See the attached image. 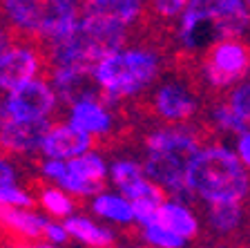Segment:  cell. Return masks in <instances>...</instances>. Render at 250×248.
<instances>
[{"mask_svg": "<svg viewBox=\"0 0 250 248\" xmlns=\"http://www.w3.org/2000/svg\"><path fill=\"white\" fill-rule=\"evenodd\" d=\"M166 74V54L154 43H127L92 68V88L109 105L147 96Z\"/></svg>", "mask_w": 250, "mask_h": 248, "instance_id": "obj_1", "label": "cell"}, {"mask_svg": "<svg viewBox=\"0 0 250 248\" xmlns=\"http://www.w3.org/2000/svg\"><path fill=\"white\" fill-rule=\"evenodd\" d=\"M201 135L192 123L156 125L147 130L141 141V163L147 179L161 188L170 199L192 203L188 188V163L201 150Z\"/></svg>", "mask_w": 250, "mask_h": 248, "instance_id": "obj_2", "label": "cell"}, {"mask_svg": "<svg viewBox=\"0 0 250 248\" xmlns=\"http://www.w3.org/2000/svg\"><path fill=\"white\" fill-rule=\"evenodd\" d=\"M130 38L132 31L127 27L81 9L76 25L67 34L45 43L42 49L47 56V68L72 65L92 72L96 63L125 47Z\"/></svg>", "mask_w": 250, "mask_h": 248, "instance_id": "obj_3", "label": "cell"}, {"mask_svg": "<svg viewBox=\"0 0 250 248\" xmlns=\"http://www.w3.org/2000/svg\"><path fill=\"white\" fill-rule=\"evenodd\" d=\"M188 188L206 206L244 203L250 197V172L226 145H201L188 163Z\"/></svg>", "mask_w": 250, "mask_h": 248, "instance_id": "obj_4", "label": "cell"}, {"mask_svg": "<svg viewBox=\"0 0 250 248\" xmlns=\"http://www.w3.org/2000/svg\"><path fill=\"white\" fill-rule=\"evenodd\" d=\"M81 7L69 0H0V23L18 38L45 43L76 25Z\"/></svg>", "mask_w": 250, "mask_h": 248, "instance_id": "obj_5", "label": "cell"}, {"mask_svg": "<svg viewBox=\"0 0 250 248\" xmlns=\"http://www.w3.org/2000/svg\"><path fill=\"white\" fill-rule=\"evenodd\" d=\"M62 103L47 76L34 78L0 96V119L34 128H49L58 121Z\"/></svg>", "mask_w": 250, "mask_h": 248, "instance_id": "obj_6", "label": "cell"}, {"mask_svg": "<svg viewBox=\"0 0 250 248\" xmlns=\"http://www.w3.org/2000/svg\"><path fill=\"white\" fill-rule=\"evenodd\" d=\"M201 81L214 92H226L250 74V45L239 38L217 41L201 61Z\"/></svg>", "mask_w": 250, "mask_h": 248, "instance_id": "obj_7", "label": "cell"}, {"mask_svg": "<svg viewBox=\"0 0 250 248\" xmlns=\"http://www.w3.org/2000/svg\"><path fill=\"white\" fill-rule=\"evenodd\" d=\"M147 108L161 125H188L201 110V98L183 76H163L147 94Z\"/></svg>", "mask_w": 250, "mask_h": 248, "instance_id": "obj_8", "label": "cell"}, {"mask_svg": "<svg viewBox=\"0 0 250 248\" xmlns=\"http://www.w3.org/2000/svg\"><path fill=\"white\" fill-rule=\"evenodd\" d=\"M62 112H65V121L74 125L78 132L87 135L94 143L109 139L119 128L116 108L109 105L94 88L85 90L78 96H74L69 103H65Z\"/></svg>", "mask_w": 250, "mask_h": 248, "instance_id": "obj_9", "label": "cell"}, {"mask_svg": "<svg viewBox=\"0 0 250 248\" xmlns=\"http://www.w3.org/2000/svg\"><path fill=\"white\" fill-rule=\"evenodd\" d=\"M47 56L41 43L16 38V43L0 54V92L18 88L22 83L45 76Z\"/></svg>", "mask_w": 250, "mask_h": 248, "instance_id": "obj_10", "label": "cell"}, {"mask_svg": "<svg viewBox=\"0 0 250 248\" xmlns=\"http://www.w3.org/2000/svg\"><path fill=\"white\" fill-rule=\"evenodd\" d=\"M109 188L119 190L130 202H139L143 197H150L159 192L161 188L147 179L141 159L132 155H119L109 161V175H107Z\"/></svg>", "mask_w": 250, "mask_h": 248, "instance_id": "obj_11", "label": "cell"}, {"mask_svg": "<svg viewBox=\"0 0 250 248\" xmlns=\"http://www.w3.org/2000/svg\"><path fill=\"white\" fill-rule=\"evenodd\" d=\"M94 148V141L87 135L78 132L67 121H54L45 130L41 141V159H54V161H72L76 157L85 155Z\"/></svg>", "mask_w": 250, "mask_h": 248, "instance_id": "obj_12", "label": "cell"}, {"mask_svg": "<svg viewBox=\"0 0 250 248\" xmlns=\"http://www.w3.org/2000/svg\"><path fill=\"white\" fill-rule=\"evenodd\" d=\"M87 212L99 222L107 224L112 228H130L136 226L134 206L127 197H123L119 190L105 186L101 192L87 202Z\"/></svg>", "mask_w": 250, "mask_h": 248, "instance_id": "obj_13", "label": "cell"}, {"mask_svg": "<svg viewBox=\"0 0 250 248\" xmlns=\"http://www.w3.org/2000/svg\"><path fill=\"white\" fill-rule=\"evenodd\" d=\"M47 128L21 125L0 119V152L14 159H31L41 152V141Z\"/></svg>", "mask_w": 250, "mask_h": 248, "instance_id": "obj_14", "label": "cell"}, {"mask_svg": "<svg viewBox=\"0 0 250 248\" xmlns=\"http://www.w3.org/2000/svg\"><path fill=\"white\" fill-rule=\"evenodd\" d=\"M49 217L41 208H0V226L22 244L42 242Z\"/></svg>", "mask_w": 250, "mask_h": 248, "instance_id": "obj_15", "label": "cell"}, {"mask_svg": "<svg viewBox=\"0 0 250 248\" xmlns=\"http://www.w3.org/2000/svg\"><path fill=\"white\" fill-rule=\"evenodd\" d=\"M65 228L69 233V239L83 244L87 248H114L119 242L116 228L99 222L89 212H76L65 219Z\"/></svg>", "mask_w": 250, "mask_h": 248, "instance_id": "obj_16", "label": "cell"}, {"mask_svg": "<svg viewBox=\"0 0 250 248\" xmlns=\"http://www.w3.org/2000/svg\"><path fill=\"white\" fill-rule=\"evenodd\" d=\"M152 224H159L161 228L174 233L186 242L197 239L201 233V224H199V217L194 215L192 206L186 202H179V199H170V197L161 203V208L156 212V219Z\"/></svg>", "mask_w": 250, "mask_h": 248, "instance_id": "obj_17", "label": "cell"}, {"mask_svg": "<svg viewBox=\"0 0 250 248\" xmlns=\"http://www.w3.org/2000/svg\"><path fill=\"white\" fill-rule=\"evenodd\" d=\"M83 11L94 16H103L127 29H136L147 14V0H89Z\"/></svg>", "mask_w": 250, "mask_h": 248, "instance_id": "obj_18", "label": "cell"}, {"mask_svg": "<svg viewBox=\"0 0 250 248\" xmlns=\"http://www.w3.org/2000/svg\"><path fill=\"white\" fill-rule=\"evenodd\" d=\"M47 81L52 83L54 92L65 105L74 96L92 88V72L83 68H72V65H56V68H47Z\"/></svg>", "mask_w": 250, "mask_h": 248, "instance_id": "obj_19", "label": "cell"}, {"mask_svg": "<svg viewBox=\"0 0 250 248\" xmlns=\"http://www.w3.org/2000/svg\"><path fill=\"white\" fill-rule=\"evenodd\" d=\"M36 203L42 212H45L49 219H61L65 222L67 217L76 215L78 212V202L72 195L62 190L58 186H52V183H41L36 188Z\"/></svg>", "mask_w": 250, "mask_h": 248, "instance_id": "obj_20", "label": "cell"}, {"mask_svg": "<svg viewBox=\"0 0 250 248\" xmlns=\"http://www.w3.org/2000/svg\"><path fill=\"white\" fill-rule=\"evenodd\" d=\"M67 168L72 175H76L78 179H83L85 183H92V186H99V188H105V183H107L109 161L96 148L87 150L85 155L76 157V159L67 161Z\"/></svg>", "mask_w": 250, "mask_h": 248, "instance_id": "obj_21", "label": "cell"}, {"mask_svg": "<svg viewBox=\"0 0 250 248\" xmlns=\"http://www.w3.org/2000/svg\"><path fill=\"white\" fill-rule=\"evenodd\" d=\"M206 222L214 235H232L244 222V203H208Z\"/></svg>", "mask_w": 250, "mask_h": 248, "instance_id": "obj_22", "label": "cell"}, {"mask_svg": "<svg viewBox=\"0 0 250 248\" xmlns=\"http://www.w3.org/2000/svg\"><path fill=\"white\" fill-rule=\"evenodd\" d=\"M208 123L212 125L217 132H226V135H234V136L244 135L246 130H248L244 123H241L239 116L232 112V108L228 105L226 96L224 98H217V101L210 105V110H208Z\"/></svg>", "mask_w": 250, "mask_h": 248, "instance_id": "obj_23", "label": "cell"}, {"mask_svg": "<svg viewBox=\"0 0 250 248\" xmlns=\"http://www.w3.org/2000/svg\"><path fill=\"white\" fill-rule=\"evenodd\" d=\"M141 242L147 248H186L188 242L177 237L174 233L161 228L159 224H147V226H139Z\"/></svg>", "mask_w": 250, "mask_h": 248, "instance_id": "obj_24", "label": "cell"}, {"mask_svg": "<svg viewBox=\"0 0 250 248\" xmlns=\"http://www.w3.org/2000/svg\"><path fill=\"white\" fill-rule=\"evenodd\" d=\"M190 0H147V11L163 25H174L186 11Z\"/></svg>", "mask_w": 250, "mask_h": 248, "instance_id": "obj_25", "label": "cell"}, {"mask_svg": "<svg viewBox=\"0 0 250 248\" xmlns=\"http://www.w3.org/2000/svg\"><path fill=\"white\" fill-rule=\"evenodd\" d=\"M36 197L25 183L0 186V208H34Z\"/></svg>", "mask_w": 250, "mask_h": 248, "instance_id": "obj_26", "label": "cell"}, {"mask_svg": "<svg viewBox=\"0 0 250 248\" xmlns=\"http://www.w3.org/2000/svg\"><path fill=\"white\" fill-rule=\"evenodd\" d=\"M226 101L232 108V112L241 119V123L250 130V81H244L239 85H234L228 94Z\"/></svg>", "mask_w": 250, "mask_h": 248, "instance_id": "obj_27", "label": "cell"}, {"mask_svg": "<svg viewBox=\"0 0 250 248\" xmlns=\"http://www.w3.org/2000/svg\"><path fill=\"white\" fill-rule=\"evenodd\" d=\"M9 183H22V170L14 157L0 152V186H9Z\"/></svg>", "mask_w": 250, "mask_h": 248, "instance_id": "obj_28", "label": "cell"}, {"mask_svg": "<svg viewBox=\"0 0 250 248\" xmlns=\"http://www.w3.org/2000/svg\"><path fill=\"white\" fill-rule=\"evenodd\" d=\"M42 242L52 244V246H65V244L69 242V233L67 228H65V222H61V219H49V224H47L45 228V235H42Z\"/></svg>", "mask_w": 250, "mask_h": 248, "instance_id": "obj_29", "label": "cell"}, {"mask_svg": "<svg viewBox=\"0 0 250 248\" xmlns=\"http://www.w3.org/2000/svg\"><path fill=\"white\" fill-rule=\"evenodd\" d=\"M234 155L239 157V161L250 170V130H246L244 135L237 136V141H234Z\"/></svg>", "mask_w": 250, "mask_h": 248, "instance_id": "obj_30", "label": "cell"}, {"mask_svg": "<svg viewBox=\"0 0 250 248\" xmlns=\"http://www.w3.org/2000/svg\"><path fill=\"white\" fill-rule=\"evenodd\" d=\"M16 38H18V36H16L14 31L7 29V27L0 23V54L7 52V49H9V47L16 43Z\"/></svg>", "mask_w": 250, "mask_h": 248, "instance_id": "obj_31", "label": "cell"}, {"mask_svg": "<svg viewBox=\"0 0 250 248\" xmlns=\"http://www.w3.org/2000/svg\"><path fill=\"white\" fill-rule=\"evenodd\" d=\"M16 248H56V246H52V244H47V242H31V244H21V246H16Z\"/></svg>", "mask_w": 250, "mask_h": 248, "instance_id": "obj_32", "label": "cell"}, {"mask_svg": "<svg viewBox=\"0 0 250 248\" xmlns=\"http://www.w3.org/2000/svg\"><path fill=\"white\" fill-rule=\"evenodd\" d=\"M69 2H74V5H78V7H85L89 0H69Z\"/></svg>", "mask_w": 250, "mask_h": 248, "instance_id": "obj_33", "label": "cell"}, {"mask_svg": "<svg viewBox=\"0 0 250 248\" xmlns=\"http://www.w3.org/2000/svg\"><path fill=\"white\" fill-rule=\"evenodd\" d=\"M246 7H248V14H250V0H246Z\"/></svg>", "mask_w": 250, "mask_h": 248, "instance_id": "obj_34", "label": "cell"}]
</instances>
